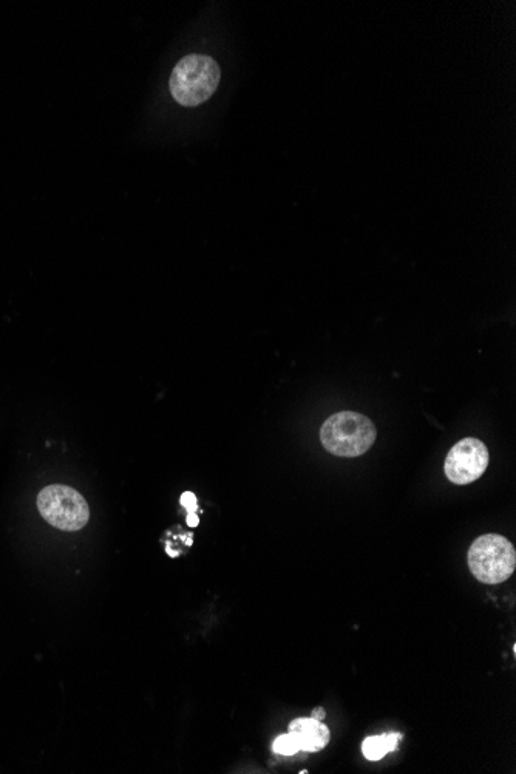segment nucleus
<instances>
[{"label":"nucleus","mask_w":516,"mask_h":774,"mask_svg":"<svg viewBox=\"0 0 516 774\" xmlns=\"http://www.w3.org/2000/svg\"><path fill=\"white\" fill-rule=\"evenodd\" d=\"M376 425L356 411H340L323 422L320 439L326 452L340 458H357L373 447Z\"/></svg>","instance_id":"1"},{"label":"nucleus","mask_w":516,"mask_h":774,"mask_svg":"<svg viewBox=\"0 0 516 774\" xmlns=\"http://www.w3.org/2000/svg\"><path fill=\"white\" fill-rule=\"evenodd\" d=\"M220 79V67L211 56L189 55L175 65L170 93L181 106L197 107L214 95Z\"/></svg>","instance_id":"2"},{"label":"nucleus","mask_w":516,"mask_h":774,"mask_svg":"<svg viewBox=\"0 0 516 774\" xmlns=\"http://www.w3.org/2000/svg\"><path fill=\"white\" fill-rule=\"evenodd\" d=\"M473 577L484 584L504 583L516 567V550L506 537L489 533L476 538L469 549Z\"/></svg>","instance_id":"3"},{"label":"nucleus","mask_w":516,"mask_h":774,"mask_svg":"<svg viewBox=\"0 0 516 774\" xmlns=\"http://www.w3.org/2000/svg\"><path fill=\"white\" fill-rule=\"evenodd\" d=\"M38 509L50 526L64 532H78L89 523V504L72 487L61 484L45 487L38 495Z\"/></svg>","instance_id":"4"},{"label":"nucleus","mask_w":516,"mask_h":774,"mask_svg":"<svg viewBox=\"0 0 516 774\" xmlns=\"http://www.w3.org/2000/svg\"><path fill=\"white\" fill-rule=\"evenodd\" d=\"M489 462V450L483 441L476 438L462 439L445 458V476L456 486H467L484 475Z\"/></svg>","instance_id":"5"},{"label":"nucleus","mask_w":516,"mask_h":774,"mask_svg":"<svg viewBox=\"0 0 516 774\" xmlns=\"http://www.w3.org/2000/svg\"><path fill=\"white\" fill-rule=\"evenodd\" d=\"M289 731L296 734L300 744V751L305 753H317L330 742V730L320 720L313 717H300L292 720Z\"/></svg>","instance_id":"6"},{"label":"nucleus","mask_w":516,"mask_h":774,"mask_svg":"<svg viewBox=\"0 0 516 774\" xmlns=\"http://www.w3.org/2000/svg\"><path fill=\"white\" fill-rule=\"evenodd\" d=\"M402 736L399 733L381 734V736H370L362 744V753L368 761H381L391 751L398 748Z\"/></svg>","instance_id":"7"},{"label":"nucleus","mask_w":516,"mask_h":774,"mask_svg":"<svg viewBox=\"0 0 516 774\" xmlns=\"http://www.w3.org/2000/svg\"><path fill=\"white\" fill-rule=\"evenodd\" d=\"M272 750L277 754H282V756H292V754L299 753L300 744L297 741L296 734L289 731L288 734H282V736L277 737L274 745H272Z\"/></svg>","instance_id":"8"},{"label":"nucleus","mask_w":516,"mask_h":774,"mask_svg":"<svg viewBox=\"0 0 516 774\" xmlns=\"http://www.w3.org/2000/svg\"><path fill=\"white\" fill-rule=\"evenodd\" d=\"M181 506L186 507L189 512L197 510V496L194 493L186 492L181 495Z\"/></svg>","instance_id":"9"},{"label":"nucleus","mask_w":516,"mask_h":774,"mask_svg":"<svg viewBox=\"0 0 516 774\" xmlns=\"http://www.w3.org/2000/svg\"><path fill=\"white\" fill-rule=\"evenodd\" d=\"M198 523H200V520H198V516L195 515V512H189V516H187V524L191 527H197Z\"/></svg>","instance_id":"10"},{"label":"nucleus","mask_w":516,"mask_h":774,"mask_svg":"<svg viewBox=\"0 0 516 774\" xmlns=\"http://www.w3.org/2000/svg\"><path fill=\"white\" fill-rule=\"evenodd\" d=\"M326 713L323 708H316V710L313 711V719L320 720V722H323L325 720Z\"/></svg>","instance_id":"11"}]
</instances>
